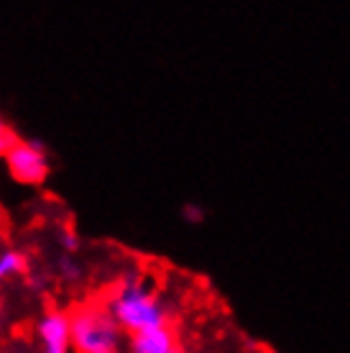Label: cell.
I'll list each match as a JSON object with an SVG mask.
<instances>
[{"mask_svg":"<svg viewBox=\"0 0 350 353\" xmlns=\"http://www.w3.org/2000/svg\"><path fill=\"white\" fill-rule=\"evenodd\" d=\"M184 218L189 223H200L205 218V212L197 208V205H184Z\"/></svg>","mask_w":350,"mask_h":353,"instance_id":"obj_9","label":"cell"},{"mask_svg":"<svg viewBox=\"0 0 350 353\" xmlns=\"http://www.w3.org/2000/svg\"><path fill=\"white\" fill-rule=\"evenodd\" d=\"M59 269H61V274H64V276H72V279H77V276H79V269L74 266V261H72L70 256L61 259V261H59Z\"/></svg>","mask_w":350,"mask_h":353,"instance_id":"obj_8","label":"cell"},{"mask_svg":"<svg viewBox=\"0 0 350 353\" xmlns=\"http://www.w3.org/2000/svg\"><path fill=\"white\" fill-rule=\"evenodd\" d=\"M39 341L44 353H70L72 351V325L70 312L64 310H49L41 315L39 325H36Z\"/></svg>","mask_w":350,"mask_h":353,"instance_id":"obj_4","label":"cell"},{"mask_svg":"<svg viewBox=\"0 0 350 353\" xmlns=\"http://www.w3.org/2000/svg\"><path fill=\"white\" fill-rule=\"evenodd\" d=\"M23 272H26V256L23 254H18V251H3L0 254V282Z\"/></svg>","mask_w":350,"mask_h":353,"instance_id":"obj_6","label":"cell"},{"mask_svg":"<svg viewBox=\"0 0 350 353\" xmlns=\"http://www.w3.org/2000/svg\"><path fill=\"white\" fill-rule=\"evenodd\" d=\"M107 310L115 318V323L121 325V330H128L133 336L151 330V327L167 325V307L151 292L146 276H141V274L123 276L115 294L107 300Z\"/></svg>","mask_w":350,"mask_h":353,"instance_id":"obj_1","label":"cell"},{"mask_svg":"<svg viewBox=\"0 0 350 353\" xmlns=\"http://www.w3.org/2000/svg\"><path fill=\"white\" fill-rule=\"evenodd\" d=\"M6 167L21 185H41L49 176V154L44 143L31 139V141H18L6 154Z\"/></svg>","mask_w":350,"mask_h":353,"instance_id":"obj_3","label":"cell"},{"mask_svg":"<svg viewBox=\"0 0 350 353\" xmlns=\"http://www.w3.org/2000/svg\"><path fill=\"white\" fill-rule=\"evenodd\" d=\"M16 143H18V139H16V133H13V128H10L6 121H0V157H6Z\"/></svg>","mask_w":350,"mask_h":353,"instance_id":"obj_7","label":"cell"},{"mask_svg":"<svg viewBox=\"0 0 350 353\" xmlns=\"http://www.w3.org/2000/svg\"><path fill=\"white\" fill-rule=\"evenodd\" d=\"M61 243H64V248H70V251H77L79 241L74 233H64V239H61Z\"/></svg>","mask_w":350,"mask_h":353,"instance_id":"obj_10","label":"cell"},{"mask_svg":"<svg viewBox=\"0 0 350 353\" xmlns=\"http://www.w3.org/2000/svg\"><path fill=\"white\" fill-rule=\"evenodd\" d=\"M72 325V348L77 353H107L118 351L121 325L110 315L107 305L88 302L77 305L70 312Z\"/></svg>","mask_w":350,"mask_h":353,"instance_id":"obj_2","label":"cell"},{"mask_svg":"<svg viewBox=\"0 0 350 353\" xmlns=\"http://www.w3.org/2000/svg\"><path fill=\"white\" fill-rule=\"evenodd\" d=\"M176 338L172 327H151L143 333L131 336V353H174Z\"/></svg>","mask_w":350,"mask_h":353,"instance_id":"obj_5","label":"cell"},{"mask_svg":"<svg viewBox=\"0 0 350 353\" xmlns=\"http://www.w3.org/2000/svg\"><path fill=\"white\" fill-rule=\"evenodd\" d=\"M107 353H118V351H107Z\"/></svg>","mask_w":350,"mask_h":353,"instance_id":"obj_12","label":"cell"},{"mask_svg":"<svg viewBox=\"0 0 350 353\" xmlns=\"http://www.w3.org/2000/svg\"><path fill=\"white\" fill-rule=\"evenodd\" d=\"M174 353H182V351H179V348H176V351H174Z\"/></svg>","mask_w":350,"mask_h":353,"instance_id":"obj_11","label":"cell"}]
</instances>
